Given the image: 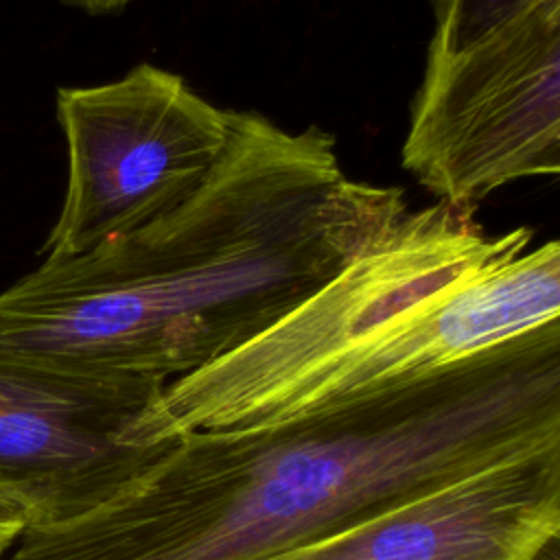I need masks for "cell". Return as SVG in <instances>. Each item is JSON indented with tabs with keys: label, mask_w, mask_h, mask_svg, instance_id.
<instances>
[{
	"label": "cell",
	"mask_w": 560,
	"mask_h": 560,
	"mask_svg": "<svg viewBox=\"0 0 560 560\" xmlns=\"http://www.w3.org/2000/svg\"><path fill=\"white\" fill-rule=\"evenodd\" d=\"M33 505L24 497L0 488V560L33 525Z\"/></svg>",
	"instance_id": "9c48e42d"
},
{
	"label": "cell",
	"mask_w": 560,
	"mask_h": 560,
	"mask_svg": "<svg viewBox=\"0 0 560 560\" xmlns=\"http://www.w3.org/2000/svg\"><path fill=\"white\" fill-rule=\"evenodd\" d=\"M540 0H433L435 28L427 57H453Z\"/></svg>",
	"instance_id": "ba28073f"
},
{
	"label": "cell",
	"mask_w": 560,
	"mask_h": 560,
	"mask_svg": "<svg viewBox=\"0 0 560 560\" xmlns=\"http://www.w3.org/2000/svg\"><path fill=\"white\" fill-rule=\"evenodd\" d=\"M68 149V186L42 247L46 258L83 254L168 214L221 160L228 109L151 63L125 77L57 90Z\"/></svg>",
	"instance_id": "277c9868"
},
{
	"label": "cell",
	"mask_w": 560,
	"mask_h": 560,
	"mask_svg": "<svg viewBox=\"0 0 560 560\" xmlns=\"http://www.w3.org/2000/svg\"><path fill=\"white\" fill-rule=\"evenodd\" d=\"M402 168L451 206L560 171V0H540L468 50L427 57Z\"/></svg>",
	"instance_id": "5b68a950"
},
{
	"label": "cell",
	"mask_w": 560,
	"mask_h": 560,
	"mask_svg": "<svg viewBox=\"0 0 560 560\" xmlns=\"http://www.w3.org/2000/svg\"><path fill=\"white\" fill-rule=\"evenodd\" d=\"M127 402L0 359V488L24 497L44 525L74 512L129 448Z\"/></svg>",
	"instance_id": "52a82bcc"
},
{
	"label": "cell",
	"mask_w": 560,
	"mask_h": 560,
	"mask_svg": "<svg viewBox=\"0 0 560 560\" xmlns=\"http://www.w3.org/2000/svg\"><path fill=\"white\" fill-rule=\"evenodd\" d=\"M560 444V319L387 394L254 431L129 446L7 560H267L398 499Z\"/></svg>",
	"instance_id": "7a4b0ae2"
},
{
	"label": "cell",
	"mask_w": 560,
	"mask_h": 560,
	"mask_svg": "<svg viewBox=\"0 0 560 560\" xmlns=\"http://www.w3.org/2000/svg\"><path fill=\"white\" fill-rule=\"evenodd\" d=\"M560 538V444L420 490L267 560H532Z\"/></svg>",
	"instance_id": "8992f818"
},
{
	"label": "cell",
	"mask_w": 560,
	"mask_h": 560,
	"mask_svg": "<svg viewBox=\"0 0 560 560\" xmlns=\"http://www.w3.org/2000/svg\"><path fill=\"white\" fill-rule=\"evenodd\" d=\"M518 225L490 236L472 206L407 212L381 241L256 337L168 383L118 431L125 446L254 431L424 381L536 322L510 265Z\"/></svg>",
	"instance_id": "3957f363"
},
{
	"label": "cell",
	"mask_w": 560,
	"mask_h": 560,
	"mask_svg": "<svg viewBox=\"0 0 560 560\" xmlns=\"http://www.w3.org/2000/svg\"><path fill=\"white\" fill-rule=\"evenodd\" d=\"M74 9H81L90 15H103V13H116L122 11L131 0H61Z\"/></svg>",
	"instance_id": "30bf717a"
},
{
	"label": "cell",
	"mask_w": 560,
	"mask_h": 560,
	"mask_svg": "<svg viewBox=\"0 0 560 560\" xmlns=\"http://www.w3.org/2000/svg\"><path fill=\"white\" fill-rule=\"evenodd\" d=\"M225 151L179 208L0 293V359L101 389L136 413L278 322L407 212L352 182L335 136L228 109Z\"/></svg>",
	"instance_id": "6da1fadb"
},
{
	"label": "cell",
	"mask_w": 560,
	"mask_h": 560,
	"mask_svg": "<svg viewBox=\"0 0 560 560\" xmlns=\"http://www.w3.org/2000/svg\"><path fill=\"white\" fill-rule=\"evenodd\" d=\"M532 560H560V538H553L540 547Z\"/></svg>",
	"instance_id": "8fae6325"
}]
</instances>
